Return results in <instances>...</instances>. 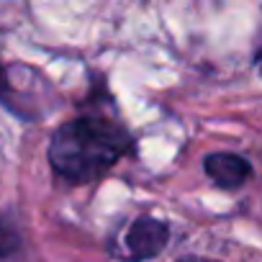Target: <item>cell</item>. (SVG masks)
Returning a JSON list of instances; mask_svg holds the SVG:
<instances>
[{"label": "cell", "instance_id": "6da1fadb", "mask_svg": "<svg viewBox=\"0 0 262 262\" xmlns=\"http://www.w3.org/2000/svg\"><path fill=\"white\" fill-rule=\"evenodd\" d=\"M131 134L116 121L82 116L62 123L49 142V165L67 183H93L131 152Z\"/></svg>", "mask_w": 262, "mask_h": 262}, {"label": "cell", "instance_id": "7a4b0ae2", "mask_svg": "<svg viewBox=\"0 0 262 262\" xmlns=\"http://www.w3.org/2000/svg\"><path fill=\"white\" fill-rule=\"evenodd\" d=\"M167 239H170V226L162 219L137 216L123 229L113 252L126 262H142V259L157 257L167 247Z\"/></svg>", "mask_w": 262, "mask_h": 262}, {"label": "cell", "instance_id": "3957f363", "mask_svg": "<svg viewBox=\"0 0 262 262\" xmlns=\"http://www.w3.org/2000/svg\"><path fill=\"white\" fill-rule=\"evenodd\" d=\"M203 172L213 185L224 190H236L252 178V165L234 152H213L203 160Z\"/></svg>", "mask_w": 262, "mask_h": 262}, {"label": "cell", "instance_id": "277c9868", "mask_svg": "<svg viewBox=\"0 0 262 262\" xmlns=\"http://www.w3.org/2000/svg\"><path fill=\"white\" fill-rule=\"evenodd\" d=\"M21 249V231L6 219L0 216V259H8Z\"/></svg>", "mask_w": 262, "mask_h": 262}, {"label": "cell", "instance_id": "5b68a950", "mask_svg": "<svg viewBox=\"0 0 262 262\" xmlns=\"http://www.w3.org/2000/svg\"><path fill=\"white\" fill-rule=\"evenodd\" d=\"M185 262H213V259H201V257H193V259H185Z\"/></svg>", "mask_w": 262, "mask_h": 262}]
</instances>
